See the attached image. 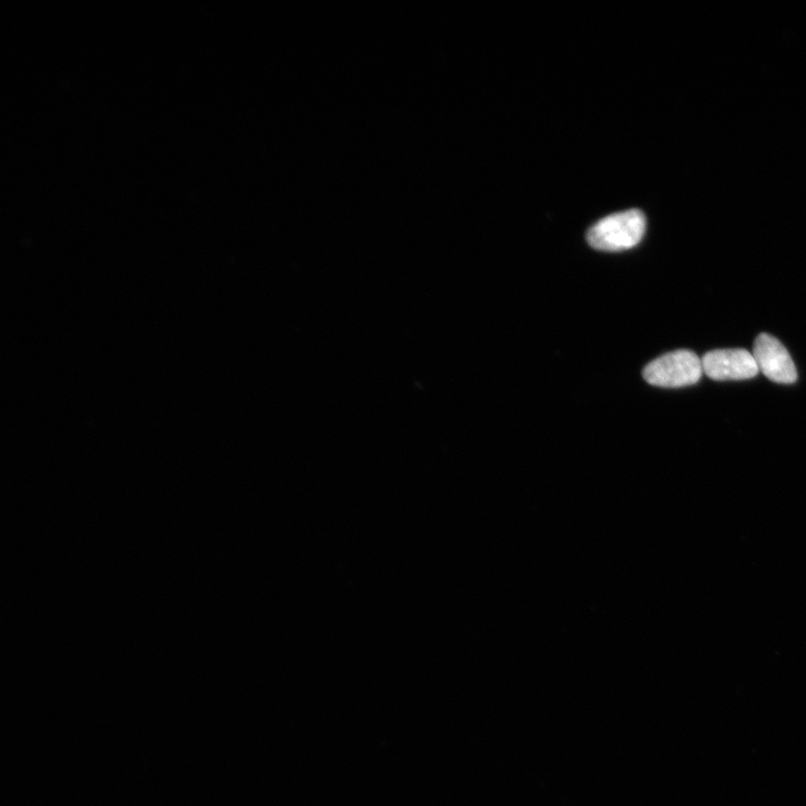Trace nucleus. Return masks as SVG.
I'll use <instances>...</instances> for the list:
<instances>
[{
  "mask_svg": "<svg viewBox=\"0 0 806 806\" xmlns=\"http://www.w3.org/2000/svg\"><path fill=\"white\" fill-rule=\"evenodd\" d=\"M646 230L644 214L630 210L609 215L597 222L587 233L590 247L617 252L630 250L642 241Z\"/></svg>",
  "mask_w": 806,
  "mask_h": 806,
  "instance_id": "f257e3e1",
  "label": "nucleus"
},
{
  "mask_svg": "<svg viewBox=\"0 0 806 806\" xmlns=\"http://www.w3.org/2000/svg\"><path fill=\"white\" fill-rule=\"evenodd\" d=\"M704 368L696 353L678 350L660 356L646 365L643 377L652 386L660 388H682L693 386L700 381Z\"/></svg>",
  "mask_w": 806,
  "mask_h": 806,
  "instance_id": "f03ea898",
  "label": "nucleus"
},
{
  "mask_svg": "<svg viewBox=\"0 0 806 806\" xmlns=\"http://www.w3.org/2000/svg\"><path fill=\"white\" fill-rule=\"evenodd\" d=\"M701 361L706 376L715 381L748 380L759 372L754 355L743 349L711 351Z\"/></svg>",
  "mask_w": 806,
  "mask_h": 806,
  "instance_id": "7ed1b4c3",
  "label": "nucleus"
},
{
  "mask_svg": "<svg viewBox=\"0 0 806 806\" xmlns=\"http://www.w3.org/2000/svg\"><path fill=\"white\" fill-rule=\"evenodd\" d=\"M759 371L768 379L783 384H792L798 380L795 364L784 345L768 334L757 337L753 351Z\"/></svg>",
  "mask_w": 806,
  "mask_h": 806,
  "instance_id": "20e7f679",
  "label": "nucleus"
}]
</instances>
